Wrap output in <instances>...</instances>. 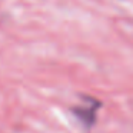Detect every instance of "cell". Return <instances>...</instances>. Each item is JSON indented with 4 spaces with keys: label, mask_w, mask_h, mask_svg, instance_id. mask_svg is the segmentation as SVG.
I'll list each match as a JSON object with an SVG mask.
<instances>
[{
    "label": "cell",
    "mask_w": 133,
    "mask_h": 133,
    "mask_svg": "<svg viewBox=\"0 0 133 133\" xmlns=\"http://www.w3.org/2000/svg\"><path fill=\"white\" fill-rule=\"evenodd\" d=\"M97 106H99V103L96 100H93L90 107L79 106V107H75L73 112H75V115L77 116L83 123H86L87 126H90L96 119V109H97Z\"/></svg>",
    "instance_id": "6da1fadb"
}]
</instances>
